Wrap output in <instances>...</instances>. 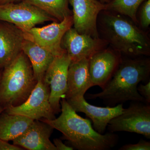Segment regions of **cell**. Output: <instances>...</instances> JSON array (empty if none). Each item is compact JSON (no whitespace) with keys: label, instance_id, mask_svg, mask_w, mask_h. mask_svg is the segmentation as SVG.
<instances>
[{"label":"cell","instance_id":"cell-1","mask_svg":"<svg viewBox=\"0 0 150 150\" xmlns=\"http://www.w3.org/2000/svg\"><path fill=\"white\" fill-rule=\"evenodd\" d=\"M97 29L101 38L120 54L132 57L150 55V40L147 34L124 16L102 11L98 18Z\"/></svg>","mask_w":150,"mask_h":150},{"label":"cell","instance_id":"cell-2","mask_svg":"<svg viewBox=\"0 0 150 150\" xmlns=\"http://www.w3.org/2000/svg\"><path fill=\"white\" fill-rule=\"evenodd\" d=\"M60 105L62 113L58 118L40 120L60 131L73 148L79 150H108L117 144L119 139L117 134L97 132L90 121L78 115L65 98H62Z\"/></svg>","mask_w":150,"mask_h":150},{"label":"cell","instance_id":"cell-3","mask_svg":"<svg viewBox=\"0 0 150 150\" xmlns=\"http://www.w3.org/2000/svg\"><path fill=\"white\" fill-rule=\"evenodd\" d=\"M150 74L149 58L122 59L117 69L110 81L96 93H88L89 99L102 100L105 103L114 105L126 101L145 102L144 99L137 90L141 82L146 81Z\"/></svg>","mask_w":150,"mask_h":150},{"label":"cell","instance_id":"cell-4","mask_svg":"<svg viewBox=\"0 0 150 150\" xmlns=\"http://www.w3.org/2000/svg\"><path fill=\"white\" fill-rule=\"evenodd\" d=\"M37 83L31 63L21 51L2 69L0 81V105L4 110L24 103Z\"/></svg>","mask_w":150,"mask_h":150},{"label":"cell","instance_id":"cell-5","mask_svg":"<svg viewBox=\"0 0 150 150\" xmlns=\"http://www.w3.org/2000/svg\"><path fill=\"white\" fill-rule=\"evenodd\" d=\"M120 115L112 118L107 128L109 132H128L150 139V105L132 101Z\"/></svg>","mask_w":150,"mask_h":150},{"label":"cell","instance_id":"cell-6","mask_svg":"<svg viewBox=\"0 0 150 150\" xmlns=\"http://www.w3.org/2000/svg\"><path fill=\"white\" fill-rule=\"evenodd\" d=\"M0 21L12 23L24 32L40 23L58 21L44 11L23 1L0 5Z\"/></svg>","mask_w":150,"mask_h":150},{"label":"cell","instance_id":"cell-7","mask_svg":"<svg viewBox=\"0 0 150 150\" xmlns=\"http://www.w3.org/2000/svg\"><path fill=\"white\" fill-rule=\"evenodd\" d=\"M50 90L43 81H38L27 99L20 105L7 108L4 111L17 114L33 120H51L56 118L55 113L49 102Z\"/></svg>","mask_w":150,"mask_h":150},{"label":"cell","instance_id":"cell-8","mask_svg":"<svg viewBox=\"0 0 150 150\" xmlns=\"http://www.w3.org/2000/svg\"><path fill=\"white\" fill-rule=\"evenodd\" d=\"M71 60L67 52L55 56L46 70L43 81L50 88L49 100L55 114L61 111L60 101L68 87V73Z\"/></svg>","mask_w":150,"mask_h":150},{"label":"cell","instance_id":"cell-9","mask_svg":"<svg viewBox=\"0 0 150 150\" xmlns=\"http://www.w3.org/2000/svg\"><path fill=\"white\" fill-rule=\"evenodd\" d=\"M73 26L72 15L62 21H53L40 28L34 27L25 33V38L46 48L56 56L66 52L62 48V40L66 32Z\"/></svg>","mask_w":150,"mask_h":150},{"label":"cell","instance_id":"cell-10","mask_svg":"<svg viewBox=\"0 0 150 150\" xmlns=\"http://www.w3.org/2000/svg\"><path fill=\"white\" fill-rule=\"evenodd\" d=\"M72 7L74 28L80 34L99 37L97 20L100 12L105 10V4L98 0H69Z\"/></svg>","mask_w":150,"mask_h":150},{"label":"cell","instance_id":"cell-11","mask_svg":"<svg viewBox=\"0 0 150 150\" xmlns=\"http://www.w3.org/2000/svg\"><path fill=\"white\" fill-rule=\"evenodd\" d=\"M62 45L71 62H74L90 59L95 54L105 48L108 44L101 38L80 34L72 27L64 35Z\"/></svg>","mask_w":150,"mask_h":150},{"label":"cell","instance_id":"cell-12","mask_svg":"<svg viewBox=\"0 0 150 150\" xmlns=\"http://www.w3.org/2000/svg\"><path fill=\"white\" fill-rule=\"evenodd\" d=\"M121 54L112 49L105 48L89 59V73L93 86L104 88L121 63Z\"/></svg>","mask_w":150,"mask_h":150},{"label":"cell","instance_id":"cell-13","mask_svg":"<svg viewBox=\"0 0 150 150\" xmlns=\"http://www.w3.org/2000/svg\"><path fill=\"white\" fill-rule=\"evenodd\" d=\"M66 100L76 112H83L90 118L93 123L94 129L101 134H104L112 118L120 115L124 110L123 103L112 107L95 106L87 102L84 96Z\"/></svg>","mask_w":150,"mask_h":150},{"label":"cell","instance_id":"cell-14","mask_svg":"<svg viewBox=\"0 0 150 150\" xmlns=\"http://www.w3.org/2000/svg\"><path fill=\"white\" fill-rule=\"evenodd\" d=\"M25 33L10 23L0 21V69L8 65L22 51Z\"/></svg>","mask_w":150,"mask_h":150},{"label":"cell","instance_id":"cell-15","mask_svg":"<svg viewBox=\"0 0 150 150\" xmlns=\"http://www.w3.org/2000/svg\"><path fill=\"white\" fill-rule=\"evenodd\" d=\"M54 128L41 120H34L22 135L13 141V144L28 150H57L50 138Z\"/></svg>","mask_w":150,"mask_h":150},{"label":"cell","instance_id":"cell-16","mask_svg":"<svg viewBox=\"0 0 150 150\" xmlns=\"http://www.w3.org/2000/svg\"><path fill=\"white\" fill-rule=\"evenodd\" d=\"M89 59L71 62L68 73V87L66 100L84 96L93 86L89 73Z\"/></svg>","mask_w":150,"mask_h":150},{"label":"cell","instance_id":"cell-17","mask_svg":"<svg viewBox=\"0 0 150 150\" xmlns=\"http://www.w3.org/2000/svg\"><path fill=\"white\" fill-rule=\"evenodd\" d=\"M22 51L31 63L36 80L43 81L46 70L55 56L46 48L26 38L23 43Z\"/></svg>","mask_w":150,"mask_h":150},{"label":"cell","instance_id":"cell-18","mask_svg":"<svg viewBox=\"0 0 150 150\" xmlns=\"http://www.w3.org/2000/svg\"><path fill=\"white\" fill-rule=\"evenodd\" d=\"M34 121L23 115L3 111L0 114V138L8 142L13 141L22 135Z\"/></svg>","mask_w":150,"mask_h":150},{"label":"cell","instance_id":"cell-19","mask_svg":"<svg viewBox=\"0 0 150 150\" xmlns=\"http://www.w3.org/2000/svg\"><path fill=\"white\" fill-rule=\"evenodd\" d=\"M44 11L60 22L72 15L69 6V0H22Z\"/></svg>","mask_w":150,"mask_h":150},{"label":"cell","instance_id":"cell-20","mask_svg":"<svg viewBox=\"0 0 150 150\" xmlns=\"http://www.w3.org/2000/svg\"><path fill=\"white\" fill-rule=\"evenodd\" d=\"M146 0H111L105 4V10L116 13L129 17L134 23H139L137 18L138 9Z\"/></svg>","mask_w":150,"mask_h":150},{"label":"cell","instance_id":"cell-21","mask_svg":"<svg viewBox=\"0 0 150 150\" xmlns=\"http://www.w3.org/2000/svg\"><path fill=\"white\" fill-rule=\"evenodd\" d=\"M140 23L143 28H147L150 24V0L142 3L140 11Z\"/></svg>","mask_w":150,"mask_h":150},{"label":"cell","instance_id":"cell-22","mask_svg":"<svg viewBox=\"0 0 150 150\" xmlns=\"http://www.w3.org/2000/svg\"><path fill=\"white\" fill-rule=\"evenodd\" d=\"M119 150H150V142L142 139L136 144H128L122 146Z\"/></svg>","mask_w":150,"mask_h":150},{"label":"cell","instance_id":"cell-23","mask_svg":"<svg viewBox=\"0 0 150 150\" xmlns=\"http://www.w3.org/2000/svg\"><path fill=\"white\" fill-rule=\"evenodd\" d=\"M137 90L144 99L145 102L149 104L150 103V81L145 84H140L137 87Z\"/></svg>","mask_w":150,"mask_h":150},{"label":"cell","instance_id":"cell-24","mask_svg":"<svg viewBox=\"0 0 150 150\" xmlns=\"http://www.w3.org/2000/svg\"><path fill=\"white\" fill-rule=\"evenodd\" d=\"M21 147L12 145L8 143V142L0 138V150H22Z\"/></svg>","mask_w":150,"mask_h":150},{"label":"cell","instance_id":"cell-25","mask_svg":"<svg viewBox=\"0 0 150 150\" xmlns=\"http://www.w3.org/2000/svg\"><path fill=\"white\" fill-rule=\"evenodd\" d=\"M54 144L57 150H73V147L69 146L63 143L62 140L59 139H54L53 140Z\"/></svg>","mask_w":150,"mask_h":150},{"label":"cell","instance_id":"cell-26","mask_svg":"<svg viewBox=\"0 0 150 150\" xmlns=\"http://www.w3.org/2000/svg\"><path fill=\"white\" fill-rule=\"evenodd\" d=\"M22 1V0H0V5L9 3L18 2Z\"/></svg>","mask_w":150,"mask_h":150},{"label":"cell","instance_id":"cell-27","mask_svg":"<svg viewBox=\"0 0 150 150\" xmlns=\"http://www.w3.org/2000/svg\"><path fill=\"white\" fill-rule=\"evenodd\" d=\"M3 69H0V81H1V77L2 72ZM4 109L1 106V105H0V114L1 113V112L4 111Z\"/></svg>","mask_w":150,"mask_h":150},{"label":"cell","instance_id":"cell-28","mask_svg":"<svg viewBox=\"0 0 150 150\" xmlns=\"http://www.w3.org/2000/svg\"><path fill=\"white\" fill-rule=\"evenodd\" d=\"M100 2L103 3V4H107L110 2L111 0H99Z\"/></svg>","mask_w":150,"mask_h":150}]
</instances>
